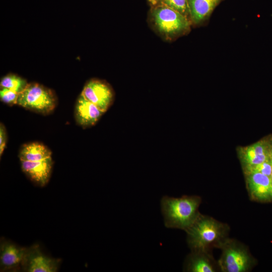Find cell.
<instances>
[{"mask_svg": "<svg viewBox=\"0 0 272 272\" xmlns=\"http://www.w3.org/2000/svg\"><path fill=\"white\" fill-rule=\"evenodd\" d=\"M200 202L201 199L197 196H163L161 208L165 226L186 231L200 215L198 209Z\"/></svg>", "mask_w": 272, "mask_h": 272, "instance_id": "6da1fadb", "label": "cell"}, {"mask_svg": "<svg viewBox=\"0 0 272 272\" xmlns=\"http://www.w3.org/2000/svg\"><path fill=\"white\" fill-rule=\"evenodd\" d=\"M227 226L216 220L199 215L186 231L187 242L192 251H207L212 246L219 247L227 239Z\"/></svg>", "mask_w": 272, "mask_h": 272, "instance_id": "7a4b0ae2", "label": "cell"}, {"mask_svg": "<svg viewBox=\"0 0 272 272\" xmlns=\"http://www.w3.org/2000/svg\"><path fill=\"white\" fill-rule=\"evenodd\" d=\"M152 16L158 31L167 38H172L189 29L188 18L164 4L156 7Z\"/></svg>", "mask_w": 272, "mask_h": 272, "instance_id": "3957f363", "label": "cell"}, {"mask_svg": "<svg viewBox=\"0 0 272 272\" xmlns=\"http://www.w3.org/2000/svg\"><path fill=\"white\" fill-rule=\"evenodd\" d=\"M56 103V97L50 89L32 83L28 84L19 94L17 104L34 111L47 113L54 108Z\"/></svg>", "mask_w": 272, "mask_h": 272, "instance_id": "277c9868", "label": "cell"}, {"mask_svg": "<svg viewBox=\"0 0 272 272\" xmlns=\"http://www.w3.org/2000/svg\"><path fill=\"white\" fill-rule=\"evenodd\" d=\"M222 253L218 264L225 272H245L253 263V258L245 248L237 242L226 239L219 246Z\"/></svg>", "mask_w": 272, "mask_h": 272, "instance_id": "5b68a950", "label": "cell"}, {"mask_svg": "<svg viewBox=\"0 0 272 272\" xmlns=\"http://www.w3.org/2000/svg\"><path fill=\"white\" fill-rule=\"evenodd\" d=\"M81 94L104 112L112 105L114 99V92L110 85L97 79L88 81Z\"/></svg>", "mask_w": 272, "mask_h": 272, "instance_id": "8992f818", "label": "cell"}, {"mask_svg": "<svg viewBox=\"0 0 272 272\" xmlns=\"http://www.w3.org/2000/svg\"><path fill=\"white\" fill-rule=\"evenodd\" d=\"M246 183L249 195L259 201H272V179L260 173L246 174Z\"/></svg>", "mask_w": 272, "mask_h": 272, "instance_id": "52a82bcc", "label": "cell"}, {"mask_svg": "<svg viewBox=\"0 0 272 272\" xmlns=\"http://www.w3.org/2000/svg\"><path fill=\"white\" fill-rule=\"evenodd\" d=\"M75 112L78 123L84 127L94 125L105 113L87 100L82 94L77 100Z\"/></svg>", "mask_w": 272, "mask_h": 272, "instance_id": "ba28073f", "label": "cell"}, {"mask_svg": "<svg viewBox=\"0 0 272 272\" xmlns=\"http://www.w3.org/2000/svg\"><path fill=\"white\" fill-rule=\"evenodd\" d=\"M20 161L23 171L32 180L41 186L47 183L52 166L51 157L39 161Z\"/></svg>", "mask_w": 272, "mask_h": 272, "instance_id": "9c48e42d", "label": "cell"}, {"mask_svg": "<svg viewBox=\"0 0 272 272\" xmlns=\"http://www.w3.org/2000/svg\"><path fill=\"white\" fill-rule=\"evenodd\" d=\"M270 150L263 141L258 142L245 148L241 155V160L245 167L269 161Z\"/></svg>", "mask_w": 272, "mask_h": 272, "instance_id": "30bf717a", "label": "cell"}, {"mask_svg": "<svg viewBox=\"0 0 272 272\" xmlns=\"http://www.w3.org/2000/svg\"><path fill=\"white\" fill-rule=\"evenodd\" d=\"M24 262L27 264V271L30 272H54L57 269V262L37 249L28 250Z\"/></svg>", "mask_w": 272, "mask_h": 272, "instance_id": "8fae6325", "label": "cell"}, {"mask_svg": "<svg viewBox=\"0 0 272 272\" xmlns=\"http://www.w3.org/2000/svg\"><path fill=\"white\" fill-rule=\"evenodd\" d=\"M28 250L12 244L1 247V264L5 268H11L24 262Z\"/></svg>", "mask_w": 272, "mask_h": 272, "instance_id": "7c38bea8", "label": "cell"}, {"mask_svg": "<svg viewBox=\"0 0 272 272\" xmlns=\"http://www.w3.org/2000/svg\"><path fill=\"white\" fill-rule=\"evenodd\" d=\"M220 0H188L190 17L195 24L206 20Z\"/></svg>", "mask_w": 272, "mask_h": 272, "instance_id": "4fadbf2b", "label": "cell"}, {"mask_svg": "<svg viewBox=\"0 0 272 272\" xmlns=\"http://www.w3.org/2000/svg\"><path fill=\"white\" fill-rule=\"evenodd\" d=\"M185 269L192 272L215 271L213 262L206 251H192L186 258Z\"/></svg>", "mask_w": 272, "mask_h": 272, "instance_id": "5bb4252c", "label": "cell"}, {"mask_svg": "<svg viewBox=\"0 0 272 272\" xmlns=\"http://www.w3.org/2000/svg\"><path fill=\"white\" fill-rule=\"evenodd\" d=\"M19 156L20 161H39L51 157V153L44 145L32 143L24 145Z\"/></svg>", "mask_w": 272, "mask_h": 272, "instance_id": "9a60e30c", "label": "cell"}, {"mask_svg": "<svg viewBox=\"0 0 272 272\" xmlns=\"http://www.w3.org/2000/svg\"><path fill=\"white\" fill-rule=\"evenodd\" d=\"M24 79L13 74H9L4 77L1 81V87L13 90L18 94L22 92L28 85Z\"/></svg>", "mask_w": 272, "mask_h": 272, "instance_id": "2e32d148", "label": "cell"}, {"mask_svg": "<svg viewBox=\"0 0 272 272\" xmlns=\"http://www.w3.org/2000/svg\"><path fill=\"white\" fill-rule=\"evenodd\" d=\"M162 3L178 11L187 18L190 16L188 0H163Z\"/></svg>", "mask_w": 272, "mask_h": 272, "instance_id": "e0dca14e", "label": "cell"}, {"mask_svg": "<svg viewBox=\"0 0 272 272\" xmlns=\"http://www.w3.org/2000/svg\"><path fill=\"white\" fill-rule=\"evenodd\" d=\"M245 170L246 174L257 172L270 177L272 173V166L269 160L253 166L246 167Z\"/></svg>", "mask_w": 272, "mask_h": 272, "instance_id": "ac0fdd59", "label": "cell"}, {"mask_svg": "<svg viewBox=\"0 0 272 272\" xmlns=\"http://www.w3.org/2000/svg\"><path fill=\"white\" fill-rule=\"evenodd\" d=\"M19 94L13 90L1 87L0 98L2 101L9 105L17 104Z\"/></svg>", "mask_w": 272, "mask_h": 272, "instance_id": "d6986e66", "label": "cell"}, {"mask_svg": "<svg viewBox=\"0 0 272 272\" xmlns=\"http://www.w3.org/2000/svg\"><path fill=\"white\" fill-rule=\"evenodd\" d=\"M7 134L5 127L2 123L0 125V156L3 153L6 146Z\"/></svg>", "mask_w": 272, "mask_h": 272, "instance_id": "ffe728a7", "label": "cell"}, {"mask_svg": "<svg viewBox=\"0 0 272 272\" xmlns=\"http://www.w3.org/2000/svg\"><path fill=\"white\" fill-rule=\"evenodd\" d=\"M148 1L153 6H155L159 4L160 3H162L163 0H148Z\"/></svg>", "mask_w": 272, "mask_h": 272, "instance_id": "44dd1931", "label": "cell"}, {"mask_svg": "<svg viewBox=\"0 0 272 272\" xmlns=\"http://www.w3.org/2000/svg\"><path fill=\"white\" fill-rule=\"evenodd\" d=\"M269 160H270L271 165L272 166V148H271L270 152Z\"/></svg>", "mask_w": 272, "mask_h": 272, "instance_id": "7402d4cb", "label": "cell"}, {"mask_svg": "<svg viewBox=\"0 0 272 272\" xmlns=\"http://www.w3.org/2000/svg\"><path fill=\"white\" fill-rule=\"evenodd\" d=\"M270 177H271V179H272V173H271V174Z\"/></svg>", "mask_w": 272, "mask_h": 272, "instance_id": "603a6c76", "label": "cell"}]
</instances>
